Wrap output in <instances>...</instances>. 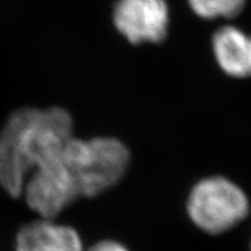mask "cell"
Wrapping results in <instances>:
<instances>
[{
  "mask_svg": "<svg viewBox=\"0 0 251 251\" xmlns=\"http://www.w3.org/2000/svg\"><path fill=\"white\" fill-rule=\"evenodd\" d=\"M73 119L61 107H22L0 133V185L13 198L22 195L33 170L57 158L73 135Z\"/></svg>",
  "mask_w": 251,
  "mask_h": 251,
  "instance_id": "obj_1",
  "label": "cell"
},
{
  "mask_svg": "<svg viewBox=\"0 0 251 251\" xmlns=\"http://www.w3.org/2000/svg\"><path fill=\"white\" fill-rule=\"evenodd\" d=\"M78 197L95 198L123 180L130 165V151L111 137H72L61 153Z\"/></svg>",
  "mask_w": 251,
  "mask_h": 251,
  "instance_id": "obj_2",
  "label": "cell"
},
{
  "mask_svg": "<svg viewBox=\"0 0 251 251\" xmlns=\"http://www.w3.org/2000/svg\"><path fill=\"white\" fill-rule=\"evenodd\" d=\"M249 209V199L244 190L222 176H210L198 181L186 201L191 222L210 235L233 228L248 217Z\"/></svg>",
  "mask_w": 251,
  "mask_h": 251,
  "instance_id": "obj_3",
  "label": "cell"
},
{
  "mask_svg": "<svg viewBox=\"0 0 251 251\" xmlns=\"http://www.w3.org/2000/svg\"><path fill=\"white\" fill-rule=\"evenodd\" d=\"M22 195L29 209L46 220H55L79 198L61 154L29 174Z\"/></svg>",
  "mask_w": 251,
  "mask_h": 251,
  "instance_id": "obj_4",
  "label": "cell"
},
{
  "mask_svg": "<svg viewBox=\"0 0 251 251\" xmlns=\"http://www.w3.org/2000/svg\"><path fill=\"white\" fill-rule=\"evenodd\" d=\"M112 18L131 45L161 44L167 37L170 12L165 0H118Z\"/></svg>",
  "mask_w": 251,
  "mask_h": 251,
  "instance_id": "obj_5",
  "label": "cell"
},
{
  "mask_svg": "<svg viewBox=\"0 0 251 251\" xmlns=\"http://www.w3.org/2000/svg\"><path fill=\"white\" fill-rule=\"evenodd\" d=\"M16 251H83V242L73 227L40 218L19 231Z\"/></svg>",
  "mask_w": 251,
  "mask_h": 251,
  "instance_id": "obj_6",
  "label": "cell"
},
{
  "mask_svg": "<svg viewBox=\"0 0 251 251\" xmlns=\"http://www.w3.org/2000/svg\"><path fill=\"white\" fill-rule=\"evenodd\" d=\"M212 49L218 67L232 78L251 76V36L233 25L214 32Z\"/></svg>",
  "mask_w": 251,
  "mask_h": 251,
  "instance_id": "obj_7",
  "label": "cell"
},
{
  "mask_svg": "<svg viewBox=\"0 0 251 251\" xmlns=\"http://www.w3.org/2000/svg\"><path fill=\"white\" fill-rule=\"evenodd\" d=\"M190 9L203 19L235 18L244 10L246 0H188Z\"/></svg>",
  "mask_w": 251,
  "mask_h": 251,
  "instance_id": "obj_8",
  "label": "cell"
},
{
  "mask_svg": "<svg viewBox=\"0 0 251 251\" xmlns=\"http://www.w3.org/2000/svg\"><path fill=\"white\" fill-rule=\"evenodd\" d=\"M88 251H129V250H127L124 245H121L120 242L106 240V241L97 242V244L93 245Z\"/></svg>",
  "mask_w": 251,
  "mask_h": 251,
  "instance_id": "obj_9",
  "label": "cell"
}]
</instances>
